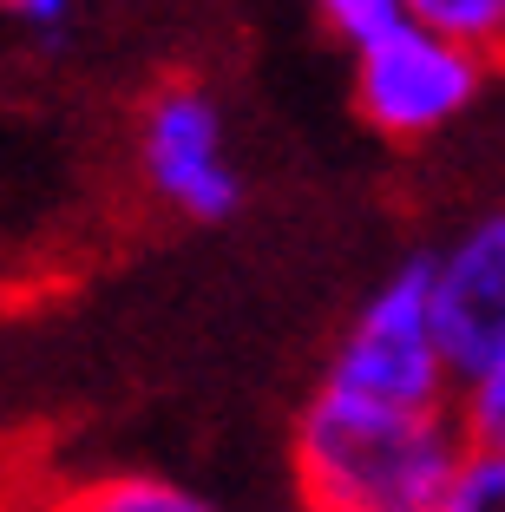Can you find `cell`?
Masks as SVG:
<instances>
[{
    "label": "cell",
    "instance_id": "cell-1",
    "mask_svg": "<svg viewBox=\"0 0 505 512\" xmlns=\"http://www.w3.org/2000/svg\"><path fill=\"white\" fill-rule=\"evenodd\" d=\"M466 434L453 407H381L342 388H315L296 421L302 506L335 512H433Z\"/></svg>",
    "mask_w": 505,
    "mask_h": 512
},
{
    "label": "cell",
    "instance_id": "cell-2",
    "mask_svg": "<svg viewBox=\"0 0 505 512\" xmlns=\"http://www.w3.org/2000/svg\"><path fill=\"white\" fill-rule=\"evenodd\" d=\"M322 388H342L381 407H453V375H446L427 309V256L401 263L361 302V316L348 322V335L328 355Z\"/></svg>",
    "mask_w": 505,
    "mask_h": 512
},
{
    "label": "cell",
    "instance_id": "cell-3",
    "mask_svg": "<svg viewBox=\"0 0 505 512\" xmlns=\"http://www.w3.org/2000/svg\"><path fill=\"white\" fill-rule=\"evenodd\" d=\"M486 73V60L433 40L414 20H387L368 40H355V106L394 145H420V138L446 132L486 92Z\"/></svg>",
    "mask_w": 505,
    "mask_h": 512
},
{
    "label": "cell",
    "instance_id": "cell-4",
    "mask_svg": "<svg viewBox=\"0 0 505 512\" xmlns=\"http://www.w3.org/2000/svg\"><path fill=\"white\" fill-rule=\"evenodd\" d=\"M138 165H145V184L158 191V204H171L191 224H223L243 197L223 106L191 79H171L151 92L145 125H138Z\"/></svg>",
    "mask_w": 505,
    "mask_h": 512
},
{
    "label": "cell",
    "instance_id": "cell-5",
    "mask_svg": "<svg viewBox=\"0 0 505 512\" xmlns=\"http://www.w3.org/2000/svg\"><path fill=\"white\" fill-rule=\"evenodd\" d=\"M427 309L453 388L505 355V211L466 224L427 256Z\"/></svg>",
    "mask_w": 505,
    "mask_h": 512
},
{
    "label": "cell",
    "instance_id": "cell-6",
    "mask_svg": "<svg viewBox=\"0 0 505 512\" xmlns=\"http://www.w3.org/2000/svg\"><path fill=\"white\" fill-rule=\"evenodd\" d=\"M401 20L427 27L446 46H466L486 66L505 60V0H401Z\"/></svg>",
    "mask_w": 505,
    "mask_h": 512
},
{
    "label": "cell",
    "instance_id": "cell-7",
    "mask_svg": "<svg viewBox=\"0 0 505 512\" xmlns=\"http://www.w3.org/2000/svg\"><path fill=\"white\" fill-rule=\"evenodd\" d=\"M60 512H217V506L197 499L191 486L164 480V473H99V480L73 486Z\"/></svg>",
    "mask_w": 505,
    "mask_h": 512
},
{
    "label": "cell",
    "instance_id": "cell-8",
    "mask_svg": "<svg viewBox=\"0 0 505 512\" xmlns=\"http://www.w3.org/2000/svg\"><path fill=\"white\" fill-rule=\"evenodd\" d=\"M433 512H505V447H466Z\"/></svg>",
    "mask_w": 505,
    "mask_h": 512
},
{
    "label": "cell",
    "instance_id": "cell-9",
    "mask_svg": "<svg viewBox=\"0 0 505 512\" xmlns=\"http://www.w3.org/2000/svg\"><path fill=\"white\" fill-rule=\"evenodd\" d=\"M453 421H460L466 447H505V355L486 375L453 388Z\"/></svg>",
    "mask_w": 505,
    "mask_h": 512
},
{
    "label": "cell",
    "instance_id": "cell-10",
    "mask_svg": "<svg viewBox=\"0 0 505 512\" xmlns=\"http://www.w3.org/2000/svg\"><path fill=\"white\" fill-rule=\"evenodd\" d=\"M315 14H322L328 27H335L348 46H355V40H368L374 27L401 20V0H315Z\"/></svg>",
    "mask_w": 505,
    "mask_h": 512
},
{
    "label": "cell",
    "instance_id": "cell-11",
    "mask_svg": "<svg viewBox=\"0 0 505 512\" xmlns=\"http://www.w3.org/2000/svg\"><path fill=\"white\" fill-rule=\"evenodd\" d=\"M0 20H14V27L53 40V33L73 27V0H0Z\"/></svg>",
    "mask_w": 505,
    "mask_h": 512
},
{
    "label": "cell",
    "instance_id": "cell-12",
    "mask_svg": "<svg viewBox=\"0 0 505 512\" xmlns=\"http://www.w3.org/2000/svg\"><path fill=\"white\" fill-rule=\"evenodd\" d=\"M302 512H335V506H302Z\"/></svg>",
    "mask_w": 505,
    "mask_h": 512
}]
</instances>
